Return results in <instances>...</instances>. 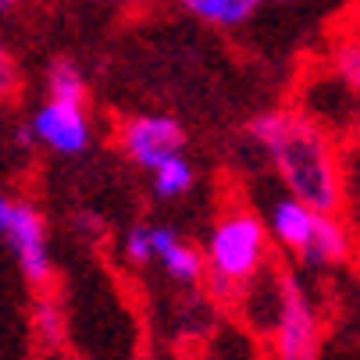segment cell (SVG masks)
<instances>
[{"label":"cell","mask_w":360,"mask_h":360,"mask_svg":"<svg viewBox=\"0 0 360 360\" xmlns=\"http://www.w3.org/2000/svg\"><path fill=\"white\" fill-rule=\"evenodd\" d=\"M246 132L261 143L289 196L321 214H339L346 207L342 153L325 125L296 108H275L257 115Z\"/></svg>","instance_id":"obj_1"},{"label":"cell","mask_w":360,"mask_h":360,"mask_svg":"<svg viewBox=\"0 0 360 360\" xmlns=\"http://www.w3.org/2000/svg\"><path fill=\"white\" fill-rule=\"evenodd\" d=\"M268 250H271V236L268 225L257 218L253 211L232 207L225 211L203 246V261H207V282L211 292L225 303H232L246 285L257 282L268 268Z\"/></svg>","instance_id":"obj_2"},{"label":"cell","mask_w":360,"mask_h":360,"mask_svg":"<svg viewBox=\"0 0 360 360\" xmlns=\"http://www.w3.org/2000/svg\"><path fill=\"white\" fill-rule=\"evenodd\" d=\"M321 353V314L307 285L282 271L275 278L271 314V360H318Z\"/></svg>","instance_id":"obj_3"},{"label":"cell","mask_w":360,"mask_h":360,"mask_svg":"<svg viewBox=\"0 0 360 360\" xmlns=\"http://www.w3.org/2000/svg\"><path fill=\"white\" fill-rule=\"evenodd\" d=\"M118 143L125 150V158L139 168H158L172 158H179L186 146V129L172 115H136L125 118L118 129Z\"/></svg>","instance_id":"obj_4"},{"label":"cell","mask_w":360,"mask_h":360,"mask_svg":"<svg viewBox=\"0 0 360 360\" xmlns=\"http://www.w3.org/2000/svg\"><path fill=\"white\" fill-rule=\"evenodd\" d=\"M0 239H8V246L15 250L18 264H22V275L32 282V285H46L50 282V246H46V221L43 214L32 207V203H22L15 200V207L0 229Z\"/></svg>","instance_id":"obj_5"},{"label":"cell","mask_w":360,"mask_h":360,"mask_svg":"<svg viewBox=\"0 0 360 360\" xmlns=\"http://www.w3.org/2000/svg\"><path fill=\"white\" fill-rule=\"evenodd\" d=\"M29 125H32L36 143L61 153V158H79L93 136L86 104H65V100H46Z\"/></svg>","instance_id":"obj_6"},{"label":"cell","mask_w":360,"mask_h":360,"mask_svg":"<svg viewBox=\"0 0 360 360\" xmlns=\"http://www.w3.org/2000/svg\"><path fill=\"white\" fill-rule=\"evenodd\" d=\"M318 214L321 211H314V207H307L303 200H296V196H278L271 207H268V218H264V225H268V236L282 246V250H289V253H303L307 250V243H311V236H314V225H318Z\"/></svg>","instance_id":"obj_7"},{"label":"cell","mask_w":360,"mask_h":360,"mask_svg":"<svg viewBox=\"0 0 360 360\" xmlns=\"http://www.w3.org/2000/svg\"><path fill=\"white\" fill-rule=\"evenodd\" d=\"M150 239H153V261L165 268L168 278L182 282V285H196L207 271V261L196 246H189L175 229L168 225H150Z\"/></svg>","instance_id":"obj_8"},{"label":"cell","mask_w":360,"mask_h":360,"mask_svg":"<svg viewBox=\"0 0 360 360\" xmlns=\"http://www.w3.org/2000/svg\"><path fill=\"white\" fill-rule=\"evenodd\" d=\"M353 253V232L339 214H318L314 236L307 243V250L300 253V261L307 268H335L342 261H349Z\"/></svg>","instance_id":"obj_9"},{"label":"cell","mask_w":360,"mask_h":360,"mask_svg":"<svg viewBox=\"0 0 360 360\" xmlns=\"http://www.w3.org/2000/svg\"><path fill=\"white\" fill-rule=\"evenodd\" d=\"M179 4L200 18L207 25H218V29H236V25H246L257 8L264 4V0H179Z\"/></svg>","instance_id":"obj_10"},{"label":"cell","mask_w":360,"mask_h":360,"mask_svg":"<svg viewBox=\"0 0 360 360\" xmlns=\"http://www.w3.org/2000/svg\"><path fill=\"white\" fill-rule=\"evenodd\" d=\"M328 72L360 100V32L356 29H342L332 43V54H328Z\"/></svg>","instance_id":"obj_11"},{"label":"cell","mask_w":360,"mask_h":360,"mask_svg":"<svg viewBox=\"0 0 360 360\" xmlns=\"http://www.w3.org/2000/svg\"><path fill=\"white\" fill-rule=\"evenodd\" d=\"M46 100L86 104V75L72 58H54L46 65Z\"/></svg>","instance_id":"obj_12"},{"label":"cell","mask_w":360,"mask_h":360,"mask_svg":"<svg viewBox=\"0 0 360 360\" xmlns=\"http://www.w3.org/2000/svg\"><path fill=\"white\" fill-rule=\"evenodd\" d=\"M32 332L39 335L43 346H61L65 342V314H61V303L50 292H39L36 303H32Z\"/></svg>","instance_id":"obj_13"},{"label":"cell","mask_w":360,"mask_h":360,"mask_svg":"<svg viewBox=\"0 0 360 360\" xmlns=\"http://www.w3.org/2000/svg\"><path fill=\"white\" fill-rule=\"evenodd\" d=\"M193 165L182 158H172V161H165V165H158L153 168V193H158L161 200H175V196H186L189 189H193Z\"/></svg>","instance_id":"obj_14"},{"label":"cell","mask_w":360,"mask_h":360,"mask_svg":"<svg viewBox=\"0 0 360 360\" xmlns=\"http://www.w3.org/2000/svg\"><path fill=\"white\" fill-rule=\"evenodd\" d=\"M342 175H346V203L360 225V139L342 153Z\"/></svg>","instance_id":"obj_15"},{"label":"cell","mask_w":360,"mask_h":360,"mask_svg":"<svg viewBox=\"0 0 360 360\" xmlns=\"http://www.w3.org/2000/svg\"><path fill=\"white\" fill-rule=\"evenodd\" d=\"M18 89H22V72L11 58V50L0 43V104H11L18 96Z\"/></svg>","instance_id":"obj_16"},{"label":"cell","mask_w":360,"mask_h":360,"mask_svg":"<svg viewBox=\"0 0 360 360\" xmlns=\"http://www.w3.org/2000/svg\"><path fill=\"white\" fill-rule=\"evenodd\" d=\"M125 257L132 264H146L153 261V239H150V225H136L125 236Z\"/></svg>","instance_id":"obj_17"},{"label":"cell","mask_w":360,"mask_h":360,"mask_svg":"<svg viewBox=\"0 0 360 360\" xmlns=\"http://www.w3.org/2000/svg\"><path fill=\"white\" fill-rule=\"evenodd\" d=\"M75 229L82 236H89V232H100V221H96V214H75Z\"/></svg>","instance_id":"obj_18"},{"label":"cell","mask_w":360,"mask_h":360,"mask_svg":"<svg viewBox=\"0 0 360 360\" xmlns=\"http://www.w3.org/2000/svg\"><path fill=\"white\" fill-rule=\"evenodd\" d=\"M15 143H18V146H22V150H29V146H32V143H36V136H32V125H29V122H25V125H18V129H15Z\"/></svg>","instance_id":"obj_19"},{"label":"cell","mask_w":360,"mask_h":360,"mask_svg":"<svg viewBox=\"0 0 360 360\" xmlns=\"http://www.w3.org/2000/svg\"><path fill=\"white\" fill-rule=\"evenodd\" d=\"M100 4H111V8H146V4H158V0H100Z\"/></svg>","instance_id":"obj_20"},{"label":"cell","mask_w":360,"mask_h":360,"mask_svg":"<svg viewBox=\"0 0 360 360\" xmlns=\"http://www.w3.org/2000/svg\"><path fill=\"white\" fill-rule=\"evenodd\" d=\"M22 8V0H0V18H11Z\"/></svg>","instance_id":"obj_21"},{"label":"cell","mask_w":360,"mask_h":360,"mask_svg":"<svg viewBox=\"0 0 360 360\" xmlns=\"http://www.w3.org/2000/svg\"><path fill=\"white\" fill-rule=\"evenodd\" d=\"M349 29H356V32H360V11L353 15V22H349Z\"/></svg>","instance_id":"obj_22"},{"label":"cell","mask_w":360,"mask_h":360,"mask_svg":"<svg viewBox=\"0 0 360 360\" xmlns=\"http://www.w3.org/2000/svg\"><path fill=\"white\" fill-rule=\"evenodd\" d=\"M282 4H285V0H282Z\"/></svg>","instance_id":"obj_23"}]
</instances>
